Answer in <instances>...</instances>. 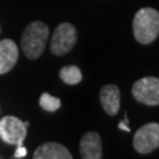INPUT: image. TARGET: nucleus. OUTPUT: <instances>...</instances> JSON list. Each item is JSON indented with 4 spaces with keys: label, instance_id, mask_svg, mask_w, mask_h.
Instances as JSON below:
<instances>
[{
    "label": "nucleus",
    "instance_id": "8",
    "mask_svg": "<svg viewBox=\"0 0 159 159\" xmlns=\"http://www.w3.org/2000/svg\"><path fill=\"white\" fill-rule=\"evenodd\" d=\"M99 99L102 110L111 117H114L120 111V90L117 85L107 84L102 86Z\"/></svg>",
    "mask_w": 159,
    "mask_h": 159
},
{
    "label": "nucleus",
    "instance_id": "14",
    "mask_svg": "<svg viewBox=\"0 0 159 159\" xmlns=\"http://www.w3.org/2000/svg\"><path fill=\"white\" fill-rule=\"evenodd\" d=\"M119 129L123 131H126V132H130V127H129V118H127V116H126L125 113V118H124V120L123 121H120L119 123Z\"/></svg>",
    "mask_w": 159,
    "mask_h": 159
},
{
    "label": "nucleus",
    "instance_id": "3",
    "mask_svg": "<svg viewBox=\"0 0 159 159\" xmlns=\"http://www.w3.org/2000/svg\"><path fill=\"white\" fill-rule=\"evenodd\" d=\"M78 40L77 29L71 23L59 24L52 35L50 50L54 56L61 57L73 48Z\"/></svg>",
    "mask_w": 159,
    "mask_h": 159
},
{
    "label": "nucleus",
    "instance_id": "12",
    "mask_svg": "<svg viewBox=\"0 0 159 159\" xmlns=\"http://www.w3.org/2000/svg\"><path fill=\"white\" fill-rule=\"evenodd\" d=\"M39 105L43 110H45L47 112H56L59 107L61 106V102L57 97L51 96L50 93L44 92L39 99Z\"/></svg>",
    "mask_w": 159,
    "mask_h": 159
},
{
    "label": "nucleus",
    "instance_id": "11",
    "mask_svg": "<svg viewBox=\"0 0 159 159\" xmlns=\"http://www.w3.org/2000/svg\"><path fill=\"white\" fill-rule=\"evenodd\" d=\"M59 77L67 85H77L83 80V74L80 68L74 65L64 66L59 72Z\"/></svg>",
    "mask_w": 159,
    "mask_h": 159
},
{
    "label": "nucleus",
    "instance_id": "13",
    "mask_svg": "<svg viewBox=\"0 0 159 159\" xmlns=\"http://www.w3.org/2000/svg\"><path fill=\"white\" fill-rule=\"evenodd\" d=\"M26 154H27V150L24 148L23 145H19L16 151V154H14V158H24Z\"/></svg>",
    "mask_w": 159,
    "mask_h": 159
},
{
    "label": "nucleus",
    "instance_id": "5",
    "mask_svg": "<svg viewBox=\"0 0 159 159\" xmlns=\"http://www.w3.org/2000/svg\"><path fill=\"white\" fill-rule=\"evenodd\" d=\"M133 148L138 153L148 154L159 148V124L148 123L136 131Z\"/></svg>",
    "mask_w": 159,
    "mask_h": 159
},
{
    "label": "nucleus",
    "instance_id": "6",
    "mask_svg": "<svg viewBox=\"0 0 159 159\" xmlns=\"http://www.w3.org/2000/svg\"><path fill=\"white\" fill-rule=\"evenodd\" d=\"M27 134V126L14 116H6L0 120V138L10 145H23Z\"/></svg>",
    "mask_w": 159,
    "mask_h": 159
},
{
    "label": "nucleus",
    "instance_id": "10",
    "mask_svg": "<svg viewBox=\"0 0 159 159\" xmlns=\"http://www.w3.org/2000/svg\"><path fill=\"white\" fill-rule=\"evenodd\" d=\"M34 159H72L73 156L64 145L59 143H44L33 153Z\"/></svg>",
    "mask_w": 159,
    "mask_h": 159
},
{
    "label": "nucleus",
    "instance_id": "2",
    "mask_svg": "<svg viewBox=\"0 0 159 159\" xmlns=\"http://www.w3.org/2000/svg\"><path fill=\"white\" fill-rule=\"evenodd\" d=\"M50 29L43 21H33L29 24L21 35V50L26 58L35 60L41 57L47 44Z\"/></svg>",
    "mask_w": 159,
    "mask_h": 159
},
{
    "label": "nucleus",
    "instance_id": "15",
    "mask_svg": "<svg viewBox=\"0 0 159 159\" xmlns=\"http://www.w3.org/2000/svg\"><path fill=\"white\" fill-rule=\"evenodd\" d=\"M0 31H1V29H0Z\"/></svg>",
    "mask_w": 159,
    "mask_h": 159
},
{
    "label": "nucleus",
    "instance_id": "1",
    "mask_svg": "<svg viewBox=\"0 0 159 159\" xmlns=\"http://www.w3.org/2000/svg\"><path fill=\"white\" fill-rule=\"evenodd\" d=\"M133 35L139 44L148 45L159 35V12L152 7H143L132 21Z\"/></svg>",
    "mask_w": 159,
    "mask_h": 159
},
{
    "label": "nucleus",
    "instance_id": "9",
    "mask_svg": "<svg viewBox=\"0 0 159 159\" xmlns=\"http://www.w3.org/2000/svg\"><path fill=\"white\" fill-rule=\"evenodd\" d=\"M19 59V50L12 39H2L0 41V74L10 72L16 66Z\"/></svg>",
    "mask_w": 159,
    "mask_h": 159
},
{
    "label": "nucleus",
    "instance_id": "7",
    "mask_svg": "<svg viewBox=\"0 0 159 159\" xmlns=\"http://www.w3.org/2000/svg\"><path fill=\"white\" fill-rule=\"evenodd\" d=\"M81 158L84 159H102V142L100 136L90 131L81 137L79 144Z\"/></svg>",
    "mask_w": 159,
    "mask_h": 159
},
{
    "label": "nucleus",
    "instance_id": "4",
    "mask_svg": "<svg viewBox=\"0 0 159 159\" xmlns=\"http://www.w3.org/2000/svg\"><path fill=\"white\" fill-rule=\"evenodd\" d=\"M132 96L138 102L146 106L159 105V78L144 77L132 86Z\"/></svg>",
    "mask_w": 159,
    "mask_h": 159
}]
</instances>
